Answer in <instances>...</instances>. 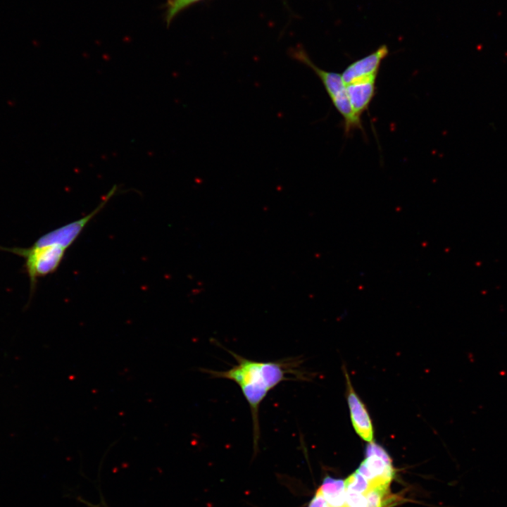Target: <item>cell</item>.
<instances>
[{
	"label": "cell",
	"mask_w": 507,
	"mask_h": 507,
	"mask_svg": "<svg viewBox=\"0 0 507 507\" xmlns=\"http://www.w3.org/2000/svg\"><path fill=\"white\" fill-rule=\"evenodd\" d=\"M227 351L237 363L225 370L202 369L213 378L231 380L239 387L250 408L254 451L260 440V406L268 393L284 381H306L311 379L303 370V360L299 356L287 357L275 361H258Z\"/></svg>",
	"instance_id": "1"
},
{
	"label": "cell",
	"mask_w": 507,
	"mask_h": 507,
	"mask_svg": "<svg viewBox=\"0 0 507 507\" xmlns=\"http://www.w3.org/2000/svg\"><path fill=\"white\" fill-rule=\"evenodd\" d=\"M292 56L311 68L320 80L334 106L344 118L346 134L356 129L363 130L361 119L352 111L342 74L320 68L302 49L293 50Z\"/></svg>",
	"instance_id": "2"
},
{
	"label": "cell",
	"mask_w": 507,
	"mask_h": 507,
	"mask_svg": "<svg viewBox=\"0 0 507 507\" xmlns=\"http://www.w3.org/2000/svg\"><path fill=\"white\" fill-rule=\"evenodd\" d=\"M0 249L25 258L24 268L30 279V294L35 293L38 278L55 272L67 249L60 244H32L30 247H2Z\"/></svg>",
	"instance_id": "3"
},
{
	"label": "cell",
	"mask_w": 507,
	"mask_h": 507,
	"mask_svg": "<svg viewBox=\"0 0 507 507\" xmlns=\"http://www.w3.org/2000/svg\"><path fill=\"white\" fill-rule=\"evenodd\" d=\"M356 471L370 482L387 487L394 477L391 458L384 448L374 442L366 446L365 458Z\"/></svg>",
	"instance_id": "4"
},
{
	"label": "cell",
	"mask_w": 507,
	"mask_h": 507,
	"mask_svg": "<svg viewBox=\"0 0 507 507\" xmlns=\"http://www.w3.org/2000/svg\"><path fill=\"white\" fill-rule=\"evenodd\" d=\"M115 191V187H113L106 196L105 199L87 215L44 234L39 237L35 242L34 244L40 246L56 244H60L68 249L79 237L85 226L102 210L110 198L113 195Z\"/></svg>",
	"instance_id": "5"
},
{
	"label": "cell",
	"mask_w": 507,
	"mask_h": 507,
	"mask_svg": "<svg viewBox=\"0 0 507 507\" xmlns=\"http://www.w3.org/2000/svg\"><path fill=\"white\" fill-rule=\"evenodd\" d=\"M388 54L387 46L383 44L370 54L351 63L342 74L344 84L346 85L365 78L377 76L381 63Z\"/></svg>",
	"instance_id": "6"
},
{
	"label": "cell",
	"mask_w": 507,
	"mask_h": 507,
	"mask_svg": "<svg viewBox=\"0 0 507 507\" xmlns=\"http://www.w3.org/2000/svg\"><path fill=\"white\" fill-rule=\"evenodd\" d=\"M347 385V403L351 423L356 434L364 441L373 442L374 430L370 415L363 402L354 391L345 371Z\"/></svg>",
	"instance_id": "7"
},
{
	"label": "cell",
	"mask_w": 507,
	"mask_h": 507,
	"mask_svg": "<svg viewBox=\"0 0 507 507\" xmlns=\"http://www.w3.org/2000/svg\"><path fill=\"white\" fill-rule=\"evenodd\" d=\"M376 79L377 76H373L346 85L352 111L360 119L375 96Z\"/></svg>",
	"instance_id": "8"
},
{
	"label": "cell",
	"mask_w": 507,
	"mask_h": 507,
	"mask_svg": "<svg viewBox=\"0 0 507 507\" xmlns=\"http://www.w3.org/2000/svg\"><path fill=\"white\" fill-rule=\"evenodd\" d=\"M329 507H345L344 481L326 477L318 489Z\"/></svg>",
	"instance_id": "9"
},
{
	"label": "cell",
	"mask_w": 507,
	"mask_h": 507,
	"mask_svg": "<svg viewBox=\"0 0 507 507\" xmlns=\"http://www.w3.org/2000/svg\"><path fill=\"white\" fill-rule=\"evenodd\" d=\"M201 0H166L164 4V20L167 27L182 11Z\"/></svg>",
	"instance_id": "10"
},
{
	"label": "cell",
	"mask_w": 507,
	"mask_h": 507,
	"mask_svg": "<svg viewBox=\"0 0 507 507\" xmlns=\"http://www.w3.org/2000/svg\"><path fill=\"white\" fill-rule=\"evenodd\" d=\"M326 505V502L320 494V492L317 489L316 492L315 493V495L310 501L308 507H325Z\"/></svg>",
	"instance_id": "11"
},
{
	"label": "cell",
	"mask_w": 507,
	"mask_h": 507,
	"mask_svg": "<svg viewBox=\"0 0 507 507\" xmlns=\"http://www.w3.org/2000/svg\"><path fill=\"white\" fill-rule=\"evenodd\" d=\"M77 499L79 501L85 504L88 507H108L102 495H101V499L98 503H90L81 497H78Z\"/></svg>",
	"instance_id": "12"
}]
</instances>
